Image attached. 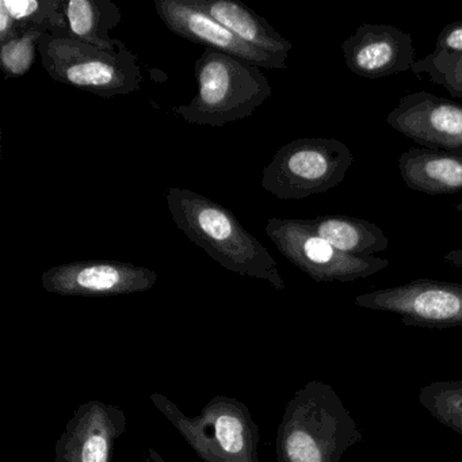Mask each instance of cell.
<instances>
[{
  "instance_id": "obj_1",
  "label": "cell",
  "mask_w": 462,
  "mask_h": 462,
  "mask_svg": "<svg viewBox=\"0 0 462 462\" xmlns=\"http://www.w3.org/2000/svg\"><path fill=\"white\" fill-rule=\"evenodd\" d=\"M164 196L177 228L213 261L235 274L285 291V281L272 254L231 210L190 189L170 188Z\"/></svg>"
},
{
  "instance_id": "obj_2",
  "label": "cell",
  "mask_w": 462,
  "mask_h": 462,
  "mask_svg": "<svg viewBox=\"0 0 462 462\" xmlns=\"http://www.w3.org/2000/svg\"><path fill=\"white\" fill-rule=\"evenodd\" d=\"M364 434L329 383L313 380L289 400L277 431L278 462H340Z\"/></svg>"
},
{
  "instance_id": "obj_3",
  "label": "cell",
  "mask_w": 462,
  "mask_h": 462,
  "mask_svg": "<svg viewBox=\"0 0 462 462\" xmlns=\"http://www.w3.org/2000/svg\"><path fill=\"white\" fill-rule=\"evenodd\" d=\"M196 79L199 91L190 104L172 109L193 125L220 128L245 120L273 93L259 67L210 48L196 61Z\"/></svg>"
},
{
  "instance_id": "obj_4",
  "label": "cell",
  "mask_w": 462,
  "mask_h": 462,
  "mask_svg": "<svg viewBox=\"0 0 462 462\" xmlns=\"http://www.w3.org/2000/svg\"><path fill=\"white\" fill-rule=\"evenodd\" d=\"M156 410L204 462H261V431L250 408L234 397H213L197 416H188L164 394L150 396Z\"/></svg>"
},
{
  "instance_id": "obj_5",
  "label": "cell",
  "mask_w": 462,
  "mask_h": 462,
  "mask_svg": "<svg viewBox=\"0 0 462 462\" xmlns=\"http://www.w3.org/2000/svg\"><path fill=\"white\" fill-rule=\"evenodd\" d=\"M39 55L55 82L99 98L128 96L142 88V67L129 50L104 51L69 37L45 34Z\"/></svg>"
},
{
  "instance_id": "obj_6",
  "label": "cell",
  "mask_w": 462,
  "mask_h": 462,
  "mask_svg": "<svg viewBox=\"0 0 462 462\" xmlns=\"http://www.w3.org/2000/svg\"><path fill=\"white\" fill-rule=\"evenodd\" d=\"M354 163V153L340 140L304 137L275 152L261 186L280 199H308L339 186Z\"/></svg>"
},
{
  "instance_id": "obj_7",
  "label": "cell",
  "mask_w": 462,
  "mask_h": 462,
  "mask_svg": "<svg viewBox=\"0 0 462 462\" xmlns=\"http://www.w3.org/2000/svg\"><path fill=\"white\" fill-rule=\"evenodd\" d=\"M264 231L277 250L316 282H353L389 266L388 259L350 255L337 250L313 234L304 218L272 217Z\"/></svg>"
},
{
  "instance_id": "obj_8",
  "label": "cell",
  "mask_w": 462,
  "mask_h": 462,
  "mask_svg": "<svg viewBox=\"0 0 462 462\" xmlns=\"http://www.w3.org/2000/svg\"><path fill=\"white\" fill-rule=\"evenodd\" d=\"M354 302L365 310L393 313L405 326L432 329L462 327V283L420 278L358 294Z\"/></svg>"
},
{
  "instance_id": "obj_9",
  "label": "cell",
  "mask_w": 462,
  "mask_h": 462,
  "mask_svg": "<svg viewBox=\"0 0 462 462\" xmlns=\"http://www.w3.org/2000/svg\"><path fill=\"white\" fill-rule=\"evenodd\" d=\"M158 282L148 267L128 262L75 261L42 273V288L66 297H115L143 293Z\"/></svg>"
},
{
  "instance_id": "obj_10",
  "label": "cell",
  "mask_w": 462,
  "mask_h": 462,
  "mask_svg": "<svg viewBox=\"0 0 462 462\" xmlns=\"http://www.w3.org/2000/svg\"><path fill=\"white\" fill-rule=\"evenodd\" d=\"M386 124L429 150L462 151V104L427 91L407 94Z\"/></svg>"
},
{
  "instance_id": "obj_11",
  "label": "cell",
  "mask_w": 462,
  "mask_h": 462,
  "mask_svg": "<svg viewBox=\"0 0 462 462\" xmlns=\"http://www.w3.org/2000/svg\"><path fill=\"white\" fill-rule=\"evenodd\" d=\"M156 14L170 32L194 44L218 51L251 66L286 69L288 60L245 44L194 5L193 0H155Z\"/></svg>"
},
{
  "instance_id": "obj_12",
  "label": "cell",
  "mask_w": 462,
  "mask_h": 462,
  "mask_svg": "<svg viewBox=\"0 0 462 462\" xmlns=\"http://www.w3.org/2000/svg\"><path fill=\"white\" fill-rule=\"evenodd\" d=\"M126 430L121 408L90 400L75 410L55 445V462H113L116 443Z\"/></svg>"
},
{
  "instance_id": "obj_13",
  "label": "cell",
  "mask_w": 462,
  "mask_h": 462,
  "mask_svg": "<svg viewBox=\"0 0 462 462\" xmlns=\"http://www.w3.org/2000/svg\"><path fill=\"white\" fill-rule=\"evenodd\" d=\"M346 66L365 79L411 71L415 64L412 36L396 26L362 23L342 42Z\"/></svg>"
},
{
  "instance_id": "obj_14",
  "label": "cell",
  "mask_w": 462,
  "mask_h": 462,
  "mask_svg": "<svg viewBox=\"0 0 462 462\" xmlns=\"http://www.w3.org/2000/svg\"><path fill=\"white\" fill-rule=\"evenodd\" d=\"M405 186L429 196H451L462 191V151L411 147L397 163Z\"/></svg>"
},
{
  "instance_id": "obj_15",
  "label": "cell",
  "mask_w": 462,
  "mask_h": 462,
  "mask_svg": "<svg viewBox=\"0 0 462 462\" xmlns=\"http://www.w3.org/2000/svg\"><path fill=\"white\" fill-rule=\"evenodd\" d=\"M199 9L228 29L245 44L288 60L293 45L264 18L245 5L232 0H193Z\"/></svg>"
},
{
  "instance_id": "obj_16",
  "label": "cell",
  "mask_w": 462,
  "mask_h": 462,
  "mask_svg": "<svg viewBox=\"0 0 462 462\" xmlns=\"http://www.w3.org/2000/svg\"><path fill=\"white\" fill-rule=\"evenodd\" d=\"M67 31L64 36L104 51L128 50L110 33L123 20L120 7L112 0H64Z\"/></svg>"
},
{
  "instance_id": "obj_17",
  "label": "cell",
  "mask_w": 462,
  "mask_h": 462,
  "mask_svg": "<svg viewBox=\"0 0 462 462\" xmlns=\"http://www.w3.org/2000/svg\"><path fill=\"white\" fill-rule=\"evenodd\" d=\"M304 220L313 234L342 253L373 256L388 250L389 239L383 229L364 218L328 215Z\"/></svg>"
},
{
  "instance_id": "obj_18",
  "label": "cell",
  "mask_w": 462,
  "mask_h": 462,
  "mask_svg": "<svg viewBox=\"0 0 462 462\" xmlns=\"http://www.w3.org/2000/svg\"><path fill=\"white\" fill-rule=\"evenodd\" d=\"M18 28L29 31H44L52 36H64L67 31L64 15V0H2Z\"/></svg>"
},
{
  "instance_id": "obj_19",
  "label": "cell",
  "mask_w": 462,
  "mask_h": 462,
  "mask_svg": "<svg viewBox=\"0 0 462 462\" xmlns=\"http://www.w3.org/2000/svg\"><path fill=\"white\" fill-rule=\"evenodd\" d=\"M418 400L435 420L462 435V380L427 383Z\"/></svg>"
},
{
  "instance_id": "obj_20",
  "label": "cell",
  "mask_w": 462,
  "mask_h": 462,
  "mask_svg": "<svg viewBox=\"0 0 462 462\" xmlns=\"http://www.w3.org/2000/svg\"><path fill=\"white\" fill-rule=\"evenodd\" d=\"M44 31H29L17 39L10 40L0 48V66L5 78L25 77L36 63L39 45Z\"/></svg>"
},
{
  "instance_id": "obj_21",
  "label": "cell",
  "mask_w": 462,
  "mask_h": 462,
  "mask_svg": "<svg viewBox=\"0 0 462 462\" xmlns=\"http://www.w3.org/2000/svg\"><path fill=\"white\" fill-rule=\"evenodd\" d=\"M411 71L429 75L432 83L442 86L453 98H462V58L442 63H426L419 59Z\"/></svg>"
},
{
  "instance_id": "obj_22",
  "label": "cell",
  "mask_w": 462,
  "mask_h": 462,
  "mask_svg": "<svg viewBox=\"0 0 462 462\" xmlns=\"http://www.w3.org/2000/svg\"><path fill=\"white\" fill-rule=\"evenodd\" d=\"M462 58V21L448 23L440 32L431 55L424 56L426 63H442Z\"/></svg>"
},
{
  "instance_id": "obj_23",
  "label": "cell",
  "mask_w": 462,
  "mask_h": 462,
  "mask_svg": "<svg viewBox=\"0 0 462 462\" xmlns=\"http://www.w3.org/2000/svg\"><path fill=\"white\" fill-rule=\"evenodd\" d=\"M23 31L18 28L12 15L7 12L6 7L0 5V44H6L10 40L23 36Z\"/></svg>"
},
{
  "instance_id": "obj_24",
  "label": "cell",
  "mask_w": 462,
  "mask_h": 462,
  "mask_svg": "<svg viewBox=\"0 0 462 462\" xmlns=\"http://www.w3.org/2000/svg\"><path fill=\"white\" fill-rule=\"evenodd\" d=\"M443 261L448 262L451 266L462 269V248L451 250L450 253H448L443 256Z\"/></svg>"
},
{
  "instance_id": "obj_25",
  "label": "cell",
  "mask_w": 462,
  "mask_h": 462,
  "mask_svg": "<svg viewBox=\"0 0 462 462\" xmlns=\"http://www.w3.org/2000/svg\"><path fill=\"white\" fill-rule=\"evenodd\" d=\"M150 454H151V457H152V458H153V462H163V461H162L161 457H159L158 454H156V451L152 450V448H151Z\"/></svg>"
},
{
  "instance_id": "obj_26",
  "label": "cell",
  "mask_w": 462,
  "mask_h": 462,
  "mask_svg": "<svg viewBox=\"0 0 462 462\" xmlns=\"http://www.w3.org/2000/svg\"><path fill=\"white\" fill-rule=\"evenodd\" d=\"M456 210L459 213V215L462 216V202H459V204L456 205Z\"/></svg>"
}]
</instances>
